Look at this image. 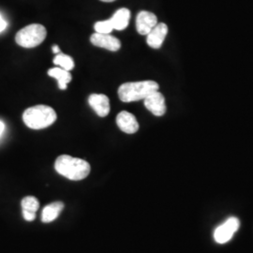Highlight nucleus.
Masks as SVG:
<instances>
[{
  "instance_id": "39448f33",
  "label": "nucleus",
  "mask_w": 253,
  "mask_h": 253,
  "mask_svg": "<svg viewBox=\"0 0 253 253\" xmlns=\"http://www.w3.org/2000/svg\"><path fill=\"white\" fill-rule=\"evenodd\" d=\"M239 219L236 217H230L226 221L217 227L214 233V237L216 242L218 244H224L228 241H230L233 237V235L239 228Z\"/></svg>"
},
{
  "instance_id": "6e6552de",
  "label": "nucleus",
  "mask_w": 253,
  "mask_h": 253,
  "mask_svg": "<svg viewBox=\"0 0 253 253\" xmlns=\"http://www.w3.org/2000/svg\"><path fill=\"white\" fill-rule=\"evenodd\" d=\"M90 42L93 45L104 48L112 52H117L121 47V42L118 38L110 34H101L96 32L90 37Z\"/></svg>"
},
{
  "instance_id": "423d86ee",
  "label": "nucleus",
  "mask_w": 253,
  "mask_h": 253,
  "mask_svg": "<svg viewBox=\"0 0 253 253\" xmlns=\"http://www.w3.org/2000/svg\"><path fill=\"white\" fill-rule=\"evenodd\" d=\"M157 25L158 18L152 12L142 10L138 13L136 18V29L140 35L146 36Z\"/></svg>"
},
{
  "instance_id": "20e7f679",
  "label": "nucleus",
  "mask_w": 253,
  "mask_h": 253,
  "mask_svg": "<svg viewBox=\"0 0 253 253\" xmlns=\"http://www.w3.org/2000/svg\"><path fill=\"white\" fill-rule=\"evenodd\" d=\"M47 36L45 27L32 24L22 28L15 36V42L24 48H34L42 44Z\"/></svg>"
},
{
  "instance_id": "f03ea898",
  "label": "nucleus",
  "mask_w": 253,
  "mask_h": 253,
  "mask_svg": "<svg viewBox=\"0 0 253 253\" xmlns=\"http://www.w3.org/2000/svg\"><path fill=\"white\" fill-rule=\"evenodd\" d=\"M159 84L154 81L125 83L118 88V97L123 102L145 100L151 93L159 90Z\"/></svg>"
},
{
  "instance_id": "a211bd4d",
  "label": "nucleus",
  "mask_w": 253,
  "mask_h": 253,
  "mask_svg": "<svg viewBox=\"0 0 253 253\" xmlns=\"http://www.w3.org/2000/svg\"><path fill=\"white\" fill-rule=\"evenodd\" d=\"M22 211H23V217L27 221H33L36 218V213L25 211V210H22Z\"/></svg>"
},
{
  "instance_id": "f8f14e48",
  "label": "nucleus",
  "mask_w": 253,
  "mask_h": 253,
  "mask_svg": "<svg viewBox=\"0 0 253 253\" xmlns=\"http://www.w3.org/2000/svg\"><path fill=\"white\" fill-rule=\"evenodd\" d=\"M64 204L62 202H54L43 208L42 213V221L49 223L56 219L61 211L63 210Z\"/></svg>"
},
{
  "instance_id": "7ed1b4c3",
  "label": "nucleus",
  "mask_w": 253,
  "mask_h": 253,
  "mask_svg": "<svg viewBox=\"0 0 253 253\" xmlns=\"http://www.w3.org/2000/svg\"><path fill=\"white\" fill-rule=\"evenodd\" d=\"M57 118L54 109L46 105H37L27 109L23 114V120L32 129H42L53 125Z\"/></svg>"
},
{
  "instance_id": "aec40b11",
  "label": "nucleus",
  "mask_w": 253,
  "mask_h": 253,
  "mask_svg": "<svg viewBox=\"0 0 253 253\" xmlns=\"http://www.w3.org/2000/svg\"><path fill=\"white\" fill-rule=\"evenodd\" d=\"M4 130H5V124L0 120V137L3 134Z\"/></svg>"
},
{
  "instance_id": "f257e3e1",
  "label": "nucleus",
  "mask_w": 253,
  "mask_h": 253,
  "mask_svg": "<svg viewBox=\"0 0 253 253\" xmlns=\"http://www.w3.org/2000/svg\"><path fill=\"white\" fill-rule=\"evenodd\" d=\"M55 171L70 180H83L90 173V164L69 155L59 156L54 163Z\"/></svg>"
},
{
  "instance_id": "2eb2a0df",
  "label": "nucleus",
  "mask_w": 253,
  "mask_h": 253,
  "mask_svg": "<svg viewBox=\"0 0 253 253\" xmlns=\"http://www.w3.org/2000/svg\"><path fill=\"white\" fill-rule=\"evenodd\" d=\"M54 64L56 66H59L64 70L71 72L74 68V61L72 56L64 54H57L54 58Z\"/></svg>"
},
{
  "instance_id": "6ab92c4d",
  "label": "nucleus",
  "mask_w": 253,
  "mask_h": 253,
  "mask_svg": "<svg viewBox=\"0 0 253 253\" xmlns=\"http://www.w3.org/2000/svg\"><path fill=\"white\" fill-rule=\"evenodd\" d=\"M7 28V22L3 19L0 14V33L3 32Z\"/></svg>"
},
{
  "instance_id": "0eeeda50",
  "label": "nucleus",
  "mask_w": 253,
  "mask_h": 253,
  "mask_svg": "<svg viewBox=\"0 0 253 253\" xmlns=\"http://www.w3.org/2000/svg\"><path fill=\"white\" fill-rule=\"evenodd\" d=\"M145 108L156 117H162L166 113L165 98L159 91H155L144 100Z\"/></svg>"
},
{
  "instance_id": "1a4fd4ad",
  "label": "nucleus",
  "mask_w": 253,
  "mask_h": 253,
  "mask_svg": "<svg viewBox=\"0 0 253 253\" xmlns=\"http://www.w3.org/2000/svg\"><path fill=\"white\" fill-rule=\"evenodd\" d=\"M168 34V27L164 23L158 24L146 35V43L153 49H159L163 44V42Z\"/></svg>"
},
{
  "instance_id": "4468645a",
  "label": "nucleus",
  "mask_w": 253,
  "mask_h": 253,
  "mask_svg": "<svg viewBox=\"0 0 253 253\" xmlns=\"http://www.w3.org/2000/svg\"><path fill=\"white\" fill-rule=\"evenodd\" d=\"M48 75L57 80V82H58V87L61 90H66L67 89V84L69 83H71L72 79H73L72 74L70 73V72L64 70V69L60 68V67L50 69L48 71Z\"/></svg>"
},
{
  "instance_id": "4be33fe9",
  "label": "nucleus",
  "mask_w": 253,
  "mask_h": 253,
  "mask_svg": "<svg viewBox=\"0 0 253 253\" xmlns=\"http://www.w3.org/2000/svg\"><path fill=\"white\" fill-rule=\"evenodd\" d=\"M102 2H113V1H116V0H100Z\"/></svg>"
},
{
  "instance_id": "f3484780",
  "label": "nucleus",
  "mask_w": 253,
  "mask_h": 253,
  "mask_svg": "<svg viewBox=\"0 0 253 253\" xmlns=\"http://www.w3.org/2000/svg\"><path fill=\"white\" fill-rule=\"evenodd\" d=\"M94 29L97 33H101V34H110L113 30L114 27L111 23V20H105V21H100L97 22L94 25Z\"/></svg>"
},
{
  "instance_id": "dca6fc26",
  "label": "nucleus",
  "mask_w": 253,
  "mask_h": 253,
  "mask_svg": "<svg viewBox=\"0 0 253 253\" xmlns=\"http://www.w3.org/2000/svg\"><path fill=\"white\" fill-rule=\"evenodd\" d=\"M22 206V210L25 211H29V212H34L36 213L37 211L40 208V203L39 200L37 199L34 196H27L22 200L21 203Z\"/></svg>"
},
{
  "instance_id": "9b49d317",
  "label": "nucleus",
  "mask_w": 253,
  "mask_h": 253,
  "mask_svg": "<svg viewBox=\"0 0 253 253\" xmlns=\"http://www.w3.org/2000/svg\"><path fill=\"white\" fill-rule=\"evenodd\" d=\"M88 103L100 118H105L108 116L110 100L107 96L103 94H91L88 98Z\"/></svg>"
},
{
  "instance_id": "412c9836",
  "label": "nucleus",
  "mask_w": 253,
  "mask_h": 253,
  "mask_svg": "<svg viewBox=\"0 0 253 253\" xmlns=\"http://www.w3.org/2000/svg\"><path fill=\"white\" fill-rule=\"evenodd\" d=\"M53 53L55 54H59V53H60V49H59L58 45L53 46Z\"/></svg>"
},
{
  "instance_id": "9d476101",
  "label": "nucleus",
  "mask_w": 253,
  "mask_h": 253,
  "mask_svg": "<svg viewBox=\"0 0 253 253\" xmlns=\"http://www.w3.org/2000/svg\"><path fill=\"white\" fill-rule=\"evenodd\" d=\"M117 124L123 132L127 134H133L139 129V123L135 117L126 111L120 112L118 114Z\"/></svg>"
},
{
  "instance_id": "ddd939ff",
  "label": "nucleus",
  "mask_w": 253,
  "mask_h": 253,
  "mask_svg": "<svg viewBox=\"0 0 253 253\" xmlns=\"http://www.w3.org/2000/svg\"><path fill=\"white\" fill-rule=\"evenodd\" d=\"M129 19H130L129 9L123 8V9H119L117 10L110 20H111V23L113 25L114 29L124 30L128 26Z\"/></svg>"
}]
</instances>
